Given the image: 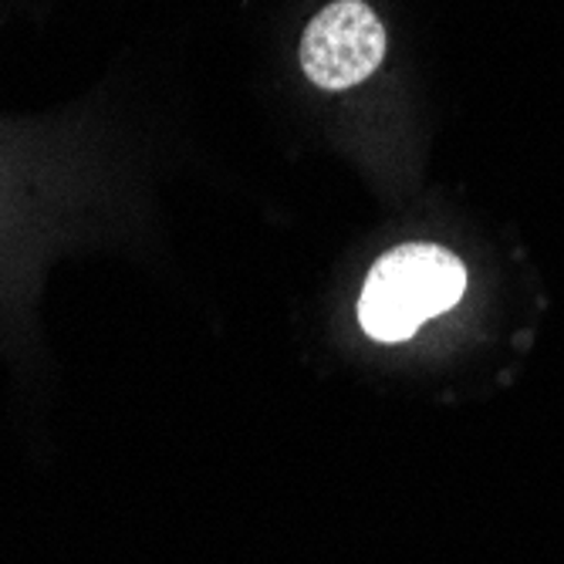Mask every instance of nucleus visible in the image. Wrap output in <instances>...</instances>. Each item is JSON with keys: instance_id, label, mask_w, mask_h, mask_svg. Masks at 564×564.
<instances>
[{"instance_id": "f03ea898", "label": "nucleus", "mask_w": 564, "mask_h": 564, "mask_svg": "<svg viewBox=\"0 0 564 564\" xmlns=\"http://www.w3.org/2000/svg\"><path fill=\"white\" fill-rule=\"evenodd\" d=\"M301 68L322 91H345L376 75L386 58V28L366 0H335L301 34Z\"/></svg>"}, {"instance_id": "f257e3e1", "label": "nucleus", "mask_w": 564, "mask_h": 564, "mask_svg": "<svg viewBox=\"0 0 564 564\" xmlns=\"http://www.w3.org/2000/svg\"><path fill=\"white\" fill-rule=\"evenodd\" d=\"M467 291L464 261L436 243H402L369 271L358 297V325L376 341L413 338Z\"/></svg>"}]
</instances>
